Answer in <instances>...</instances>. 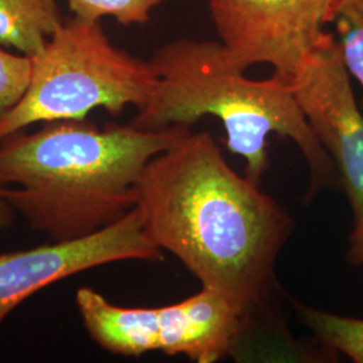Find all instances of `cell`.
<instances>
[{
    "label": "cell",
    "instance_id": "obj_7",
    "mask_svg": "<svg viewBox=\"0 0 363 363\" xmlns=\"http://www.w3.org/2000/svg\"><path fill=\"white\" fill-rule=\"evenodd\" d=\"M163 259L138 206L82 238L0 253V325L26 298L70 276L121 261Z\"/></svg>",
    "mask_w": 363,
    "mask_h": 363
},
{
    "label": "cell",
    "instance_id": "obj_11",
    "mask_svg": "<svg viewBox=\"0 0 363 363\" xmlns=\"http://www.w3.org/2000/svg\"><path fill=\"white\" fill-rule=\"evenodd\" d=\"M333 23L346 67L363 88V0H342Z\"/></svg>",
    "mask_w": 363,
    "mask_h": 363
},
{
    "label": "cell",
    "instance_id": "obj_9",
    "mask_svg": "<svg viewBox=\"0 0 363 363\" xmlns=\"http://www.w3.org/2000/svg\"><path fill=\"white\" fill-rule=\"evenodd\" d=\"M64 25L57 0H0V46L34 57Z\"/></svg>",
    "mask_w": 363,
    "mask_h": 363
},
{
    "label": "cell",
    "instance_id": "obj_5",
    "mask_svg": "<svg viewBox=\"0 0 363 363\" xmlns=\"http://www.w3.org/2000/svg\"><path fill=\"white\" fill-rule=\"evenodd\" d=\"M76 303L89 337L121 357L160 351L196 363L220 362L238 350L249 327L223 298L205 288L164 307L127 308L82 286Z\"/></svg>",
    "mask_w": 363,
    "mask_h": 363
},
{
    "label": "cell",
    "instance_id": "obj_2",
    "mask_svg": "<svg viewBox=\"0 0 363 363\" xmlns=\"http://www.w3.org/2000/svg\"><path fill=\"white\" fill-rule=\"evenodd\" d=\"M191 132L186 125L97 128L85 120L19 130L0 140V191L33 230L52 241L82 238L135 208L145 164Z\"/></svg>",
    "mask_w": 363,
    "mask_h": 363
},
{
    "label": "cell",
    "instance_id": "obj_12",
    "mask_svg": "<svg viewBox=\"0 0 363 363\" xmlns=\"http://www.w3.org/2000/svg\"><path fill=\"white\" fill-rule=\"evenodd\" d=\"M163 0H67L69 9L76 18L100 21L112 16L123 26L145 25L151 13Z\"/></svg>",
    "mask_w": 363,
    "mask_h": 363
},
{
    "label": "cell",
    "instance_id": "obj_8",
    "mask_svg": "<svg viewBox=\"0 0 363 363\" xmlns=\"http://www.w3.org/2000/svg\"><path fill=\"white\" fill-rule=\"evenodd\" d=\"M340 46L327 33L291 78L301 113L331 156L354 222L363 218V113L358 108Z\"/></svg>",
    "mask_w": 363,
    "mask_h": 363
},
{
    "label": "cell",
    "instance_id": "obj_10",
    "mask_svg": "<svg viewBox=\"0 0 363 363\" xmlns=\"http://www.w3.org/2000/svg\"><path fill=\"white\" fill-rule=\"evenodd\" d=\"M298 322L325 350L343 354L352 362L363 363V319L343 316L313 308L295 298H288Z\"/></svg>",
    "mask_w": 363,
    "mask_h": 363
},
{
    "label": "cell",
    "instance_id": "obj_15",
    "mask_svg": "<svg viewBox=\"0 0 363 363\" xmlns=\"http://www.w3.org/2000/svg\"><path fill=\"white\" fill-rule=\"evenodd\" d=\"M15 214L16 213L10 206V203L3 198L1 191H0V232L9 229L13 225Z\"/></svg>",
    "mask_w": 363,
    "mask_h": 363
},
{
    "label": "cell",
    "instance_id": "obj_1",
    "mask_svg": "<svg viewBox=\"0 0 363 363\" xmlns=\"http://www.w3.org/2000/svg\"><path fill=\"white\" fill-rule=\"evenodd\" d=\"M156 247L174 255L247 325L272 300L279 256L295 232L284 206L238 175L208 132L152 157L135 186Z\"/></svg>",
    "mask_w": 363,
    "mask_h": 363
},
{
    "label": "cell",
    "instance_id": "obj_4",
    "mask_svg": "<svg viewBox=\"0 0 363 363\" xmlns=\"http://www.w3.org/2000/svg\"><path fill=\"white\" fill-rule=\"evenodd\" d=\"M31 61L30 86L0 120V140L37 123L85 120L97 108L113 116L127 106L140 111L157 81L150 61L117 49L100 21L76 16Z\"/></svg>",
    "mask_w": 363,
    "mask_h": 363
},
{
    "label": "cell",
    "instance_id": "obj_6",
    "mask_svg": "<svg viewBox=\"0 0 363 363\" xmlns=\"http://www.w3.org/2000/svg\"><path fill=\"white\" fill-rule=\"evenodd\" d=\"M342 0H210L208 10L230 60L257 64L291 81L325 38Z\"/></svg>",
    "mask_w": 363,
    "mask_h": 363
},
{
    "label": "cell",
    "instance_id": "obj_14",
    "mask_svg": "<svg viewBox=\"0 0 363 363\" xmlns=\"http://www.w3.org/2000/svg\"><path fill=\"white\" fill-rule=\"evenodd\" d=\"M346 259L351 265L363 267V218L354 222V228L349 237Z\"/></svg>",
    "mask_w": 363,
    "mask_h": 363
},
{
    "label": "cell",
    "instance_id": "obj_3",
    "mask_svg": "<svg viewBox=\"0 0 363 363\" xmlns=\"http://www.w3.org/2000/svg\"><path fill=\"white\" fill-rule=\"evenodd\" d=\"M150 64L157 77L155 89L132 125L164 130L217 117L229 151L245 160V175L259 186L269 169L268 136L274 133L296 144L308 166L306 199L340 186L337 167L301 113L291 81L274 73L261 81L245 77L220 39L172 40L154 52Z\"/></svg>",
    "mask_w": 363,
    "mask_h": 363
},
{
    "label": "cell",
    "instance_id": "obj_13",
    "mask_svg": "<svg viewBox=\"0 0 363 363\" xmlns=\"http://www.w3.org/2000/svg\"><path fill=\"white\" fill-rule=\"evenodd\" d=\"M33 61L0 46V120L22 101L31 81Z\"/></svg>",
    "mask_w": 363,
    "mask_h": 363
}]
</instances>
